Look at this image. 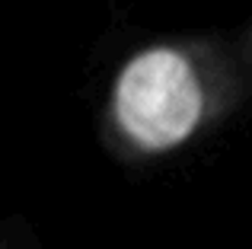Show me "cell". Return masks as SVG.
I'll use <instances>...</instances> for the list:
<instances>
[{
	"instance_id": "1",
	"label": "cell",
	"mask_w": 252,
	"mask_h": 249,
	"mask_svg": "<svg viewBox=\"0 0 252 249\" xmlns=\"http://www.w3.org/2000/svg\"><path fill=\"white\" fill-rule=\"evenodd\" d=\"M118 119L144 147H172L198 122L201 96L189 64L176 51H147L118 83Z\"/></svg>"
}]
</instances>
